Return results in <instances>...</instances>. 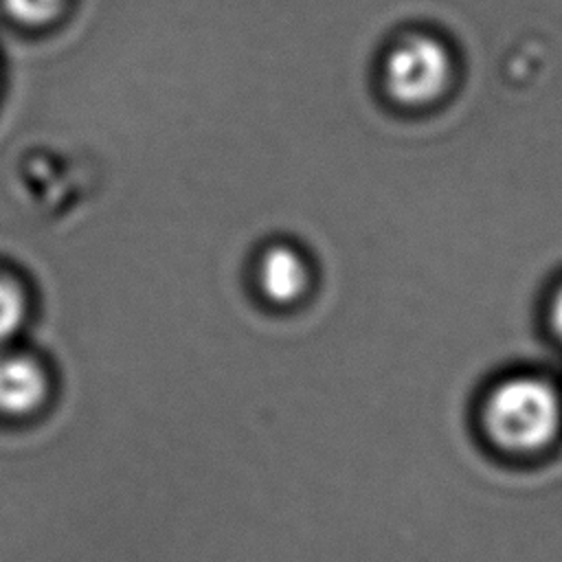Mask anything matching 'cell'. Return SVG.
Here are the masks:
<instances>
[{
    "label": "cell",
    "instance_id": "3",
    "mask_svg": "<svg viewBox=\"0 0 562 562\" xmlns=\"http://www.w3.org/2000/svg\"><path fill=\"white\" fill-rule=\"evenodd\" d=\"M46 373L26 356H0V413L26 415L46 397Z\"/></svg>",
    "mask_w": 562,
    "mask_h": 562
},
{
    "label": "cell",
    "instance_id": "2",
    "mask_svg": "<svg viewBox=\"0 0 562 562\" xmlns=\"http://www.w3.org/2000/svg\"><path fill=\"white\" fill-rule=\"evenodd\" d=\"M454 77L450 48L435 35L413 31L402 35L384 57L386 94L408 108L439 101Z\"/></svg>",
    "mask_w": 562,
    "mask_h": 562
},
{
    "label": "cell",
    "instance_id": "6",
    "mask_svg": "<svg viewBox=\"0 0 562 562\" xmlns=\"http://www.w3.org/2000/svg\"><path fill=\"white\" fill-rule=\"evenodd\" d=\"M7 11L22 24H46L64 7V0H4Z\"/></svg>",
    "mask_w": 562,
    "mask_h": 562
},
{
    "label": "cell",
    "instance_id": "4",
    "mask_svg": "<svg viewBox=\"0 0 562 562\" xmlns=\"http://www.w3.org/2000/svg\"><path fill=\"white\" fill-rule=\"evenodd\" d=\"M307 266L303 257L288 246H272L259 263V285L268 301L285 305L296 301L307 288Z\"/></svg>",
    "mask_w": 562,
    "mask_h": 562
},
{
    "label": "cell",
    "instance_id": "1",
    "mask_svg": "<svg viewBox=\"0 0 562 562\" xmlns=\"http://www.w3.org/2000/svg\"><path fill=\"white\" fill-rule=\"evenodd\" d=\"M483 426L498 448L531 454L555 439L562 426V400L547 380L509 378L487 395Z\"/></svg>",
    "mask_w": 562,
    "mask_h": 562
},
{
    "label": "cell",
    "instance_id": "7",
    "mask_svg": "<svg viewBox=\"0 0 562 562\" xmlns=\"http://www.w3.org/2000/svg\"><path fill=\"white\" fill-rule=\"evenodd\" d=\"M549 323H551V329L558 338V342L562 345V288L555 292L553 301H551V307H549Z\"/></svg>",
    "mask_w": 562,
    "mask_h": 562
},
{
    "label": "cell",
    "instance_id": "5",
    "mask_svg": "<svg viewBox=\"0 0 562 562\" xmlns=\"http://www.w3.org/2000/svg\"><path fill=\"white\" fill-rule=\"evenodd\" d=\"M24 318V296L15 281L0 274V342L15 334Z\"/></svg>",
    "mask_w": 562,
    "mask_h": 562
}]
</instances>
